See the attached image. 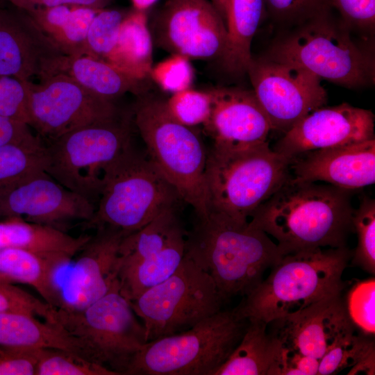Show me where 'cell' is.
<instances>
[{"mask_svg":"<svg viewBox=\"0 0 375 375\" xmlns=\"http://www.w3.org/2000/svg\"><path fill=\"white\" fill-rule=\"evenodd\" d=\"M352 190L291 176L250 217L249 224L277 241L283 255L342 248L353 231Z\"/></svg>","mask_w":375,"mask_h":375,"instance_id":"1","label":"cell"},{"mask_svg":"<svg viewBox=\"0 0 375 375\" xmlns=\"http://www.w3.org/2000/svg\"><path fill=\"white\" fill-rule=\"evenodd\" d=\"M185 256L211 276L225 301L250 293L283 254L249 220L209 210L186 233Z\"/></svg>","mask_w":375,"mask_h":375,"instance_id":"2","label":"cell"},{"mask_svg":"<svg viewBox=\"0 0 375 375\" xmlns=\"http://www.w3.org/2000/svg\"><path fill=\"white\" fill-rule=\"evenodd\" d=\"M352 255L346 247L286 253L233 310L240 319L269 324L341 294L345 286L342 277Z\"/></svg>","mask_w":375,"mask_h":375,"instance_id":"3","label":"cell"},{"mask_svg":"<svg viewBox=\"0 0 375 375\" xmlns=\"http://www.w3.org/2000/svg\"><path fill=\"white\" fill-rule=\"evenodd\" d=\"M133 122L144 141L149 158L174 187L197 217L209 212L206 183L207 154L203 142L192 127L177 121L165 101L139 95Z\"/></svg>","mask_w":375,"mask_h":375,"instance_id":"4","label":"cell"},{"mask_svg":"<svg viewBox=\"0 0 375 375\" xmlns=\"http://www.w3.org/2000/svg\"><path fill=\"white\" fill-rule=\"evenodd\" d=\"M291 158L268 141L231 148L212 145L207 154L206 183L209 210L246 222L290 176Z\"/></svg>","mask_w":375,"mask_h":375,"instance_id":"5","label":"cell"},{"mask_svg":"<svg viewBox=\"0 0 375 375\" xmlns=\"http://www.w3.org/2000/svg\"><path fill=\"white\" fill-rule=\"evenodd\" d=\"M183 202L149 157L129 146L109 167L88 226L133 233L165 210Z\"/></svg>","mask_w":375,"mask_h":375,"instance_id":"6","label":"cell"},{"mask_svg":"<svg viewBox=\"0 0 375 375\" xmlns=\"http://www.w3.org/2000/svg\"><path fill=\"white\" fill-rule=\"evenodd\" d=\"M247 319L220 310L192 328L147 342L127 375H213L240 341Z\"/></svg>","mask_w":375,"mask_h":375,"instance_id":"7","label":"cell"},{"mask_svg":"<svg viewBox=\"0 0 375 375\" xmlns=\"http://www.w3.org/2000/svg\"><path fill=\"white\" fill-rule=\"evenodd\" d=\"M44 144L45 172L96 205L107 169L131 145V122L120 114Z\"/></svg>","mask_w":375,"mask_h":375,"instance_id":"8","label":"cell"},{"mask_svg":"<svg viewBox=\"0 0 375 375\" xmlns=\"http://www.w3.org/2000/svg\"><path fill=\"white\" fill-rule=\"evenodd\" d=\"M326 10L303 22L278 42L267 58L306 69L334 83L356 88L374 81L372 58L344 28L335 25Z\"/></svg>","mask_w":375,"mask_h":375,"instance_id":"9","label":"cell"},{"mask_svg":"<svg viewBox=\"0 0 375 375\" xmlns=\"http://www.w3.org/2000/svg\"><path fill=\"white\" fill-rule=\"evenodd\" d=\"M224 301L211 276L184 256L171 276L130 303L149 342L192 328L220 311Z\"/></svg>","mask_w":375,"mask_h":375,"instance_id":"10","label":"cell"},{"mask_svg":"<svg viewBox=\"0 0 375 375\" xmlns=\"http://www.w3.org/2000/svg\"><path fill=\"white\" fill-rule=\"evenodd\" d=\"M54 322L80 340L93 361L118 375L125 374L147 342L145 328L121 294L119 284L82 310L56 308Z\"/></svg>","mask_w":375,"mask_h":375,"instance_id":"11","label":"cell"},{"mask_svg":"<svg viewBox=\"0 0 375 375\" xmlns=\"http://www.w3.org/2000/svg\"><path fill=\"white\" fill-rule=\"evenodd\" d=\"M179 206L169 208L140 229L125 235L119 246V291L129 301L161 283L185 256L186 233Z\"/></svg>","mask_w":375,"mask_h":375,"instance_id":"12","label":"cell"},{"mask_svg":"<svg viewBox=\"0 0 375 375\" xmlns=\"http://www.w3.org/2000/svg\"><path fill=\"white\" fill-rule=\"evenodd\" d=\"M120 114L115 102L93 94L65 74L28 82V126L44 143Z\"/></svg>","mask_w":375,"mask_h":375,"instance_id":"13","label":"cell"},{"mask_svg":"<svg viewBox=\"0 0 375 375\" xmlns=\"http://www.w3.org/2000/svg\"><path fill=\"white\" fill-rule=\"evenodd\" d=\"M246 73L272 130L284 134L306 115L326 103L327 94L322 79L301 67L268 58H252Z\"/></svg>","mask_w":375,"mask_h":375,"instance_id":"14","label":"cell"},{"mask_svg":"<svg viewBox=\"0 0 375 375\" xmlns=\"http://www.w3.org/2000/svg\"><path fill=\"white\" fill-rule=\"evenodd\" d=\"M54 276L56 308L80 310L106 295L119 284V246L126 235L122 231L104 226Z\"/></svg>","mask_w":375,"mask_h":375,"instance_id":"15","label":"cell"},{"mask_svg":"<svg viewBox=\"0 0 375 375\" xmlns=\"http://www.w3.org/2000/svg\"><path fill=\"white\" fill-rule=\"evenodd\" d=\"M151 36L159 48L188 60H221L227 40L224 19L210 0H168Z\"/></svg>","mask_w":375,"mask_h":375,"instance_id":"16","label":"cell"},{"mask_svg":"<svg viewBox=\"0 0 375 375\" xmlns=\"http://www.w3.org/2000/svg\"><path fill=\"white\" fill-rule=\"evenodd\" d=\"M96 205L44 171L0 190V218L16 217L64 231L73 221L88 222Z\"/></svg>","mask_w":375,"mask_h":375,"instance_id":"17","label":"cell"},{"mask_svg":"<svg viewBox=\"0 0 375 375\" xmlns=\"http://www.w3.org/2000/svg\"><path fill=\"white\" fill-rule=\"evenodd\" d=\"M65 57L25 10L0 8V76L41 81L58 74Z\"/></svg>","mask_w":375,"mask_h":375,"instance_id":"18","label":"cell"},{"mask_svg":"<svg viewBox=\"0 0 375 375\" xmlns=\"http://www.w3.org/2000/svg\"><path fill=\"white\" fill-rule=\"evenodd\" d=\"M374 138L372 111L347 103L320 107L310 112L276 143L274 151L290 158L308 151Z\"/></svg>","mask_w":375,"mask_h":375,"instance_id":"19","label":"cell"},{"mask_svg":"<svg viewBox=\"0 0 375 375\" xmlns=\"http://www.w3.org/2000/svg\"><path fill=\"white\" fill-rule=\"evenodd\" d=\"M209 91L211 112L203 125L213 144L242 148L268 141L272 127L253 90L217 88Z\"/></svg>","mask_w":375,"mask_h":375,"instance_id":"20","label":"cell"},{"mask_svg":"<svg viewBox=\"0 0 375 375\" xmlns=\"http://www.w3.org/2000/svg\"><path fill=\"white\" fill-rule=\"evenodd\" d=\"M291 177L304 182H324L355 190L375 182V138L308 151L290 165Z\"/></svg>","mask_w":375,"mask_h":375,"instance_id":"21","label":"cell"},{"mask_svg":"<svg viewBox=\"0 0 375 375\" xmlns=\"http://www.w3.org/2000/svg\"><path fill=\"white\" fill-rule=\"evenodd\" d=\"M269 324L283 348L319 360L338 336L355 326L341 294Z\"/></svg>","mask_w":375,"mask_h":375,"instance_id":"22","label":"cell"},{"mask_svg":"<svg viewBox=\"0 0 375 375\" xmlns=\"http://www.w3.org/2000/svg\"><path fill=\"white\" fill-rule=\"evenodd\" d=\"M217 10L224 19L227 35L221 61L230 73H246L253 58V38L266 13L264 0H224Z\"/></svg>","mask_w":375,"mask_h":375,"instance_id":"23","label":"cell"},{"mask_svg":"<svg viewBox=\"0 0 375 375\" xmlns=\"http://www.w3.org/2000/svg\"><path fill=\"white\" fill-rule=\"evenodd\" d=\"M0 346L62 349L93 361L86 347L60 324L20 312H0Z\"/></svg>","mask_w":375,"mask_h":375,"instance_id":"24","label":"cell"},{"mask_svg":"<svg viewBox=\"0 0 375 375\" xmlns=\"http://www.w3.org/2000/svg\"><path fill=\"white\" fill-rule=\"evenodd\" d=\"M90 235L74 237L65 231L12 217L0 219V249L15 248L72 259Z\"/></svg>","mask_w":375,"mask_h":375,"instance_id":"25","label":"cell"},{"mask_svg":"<svg viewBox=\"0 0 375 375\" xmlns=\"http://www.w3.org/2000/svg\"><path fill=\"white\" fill-rule=\"evenodd\" d=\"M243 335L230 356L213 375H274L282 346L267 324L248 319Z\"/></svg>","mask_w":375,"mask_h":375,"instance_id":"26","label":"cell"},{"mask_svg":"<svg viewBox=\"0 0 375 375\" xmlns=\"http://www.w3.org/2000/svg\"><path fill=\"white\" fill-rule=\"evenodd\" d=\"M101 9L58 6L26 11L66 56L88 55L90 25Z\"/></svg>","mask_w":375,"mask_h":375,"instance_id":"27","label":"cell"},{"mask_svg":"<svg viewBox=\"0 0 375 375\" xmlns=\"http://www.w3.org/2000/svg\"><path fill=\"white\" fill-rule=\"evenodd\" d=\"M70 260L22 249H0V281L28 285L56 308L54 276Z\"/></svg>","mask_w":375,"mask_h":375,"instance_id":"28","label":"cell"},{"mask_svg":"<svg viewBox=\"0 0 375 375\" xmlns=\"http://www.w3.org/2000/svg\"><path fill=\"white\" fill-rule=\"evenodd\" d=\"M58 74H65L93 94L109 101L127 92L140 95L141 81L89 55L66 56Z\"/></svg>","mask_w":375,"mask_h":375,"instance_id":"29","label":"cell"},{"mask_svg":"<svg viewBox=\"0 0 375 375\" xmlns=\"http://www.w3.org/2000/svg\"><path fill=\"white\" fill-rule=\"evenodd\" d=\"M153 39L142 10L124 17L116 45L107 62L132 78L143 81L153 67Z\"/></svg>","mask_w":375,"mask_h":375,"instance_id":"30","label":"cell"},{"mask_svg":"<svg viewBox=\"0 0 375 375\" xmlns=\"http://www.w3.org/2000/svg\"><path fill=\"white\" fill-rule=\"evenodd\" d=\"M351 367L348 374H374V340L356 326L338 336L319 360L318 375H331Z\"/></svg>","mask_w":375,"mask_h":375,"instance_id":"31","label":"cell"},{"mask_svg":"<svg viewBox=\"0 0 375 375\" xmlns=\"http://www.w3.org/2000/svg\"><path fill=\"white\" fill-rule=\"evenodd\" d=\"M45 165V144L39 136L0 145V190L44 171Z\"/></svg>","mask_w":375,"mask_h":375,"instance_id":"32","label":"cell"},{"mask_svg":"<svg viewBox=\"0 0 375 375\" xmlns=\"http://www.w3.org/2000/svg\"><path fill=\"white\" fill-rule=\"evenodd\" d=\"M358 245L351 257L352 265L367 273L375 274V200L365 197L352 215Z\"/></svg>","mask_w":375,"mask_h":375,"instance_id":"33","label":"cell"},{"mask_svg":"<svg viewBox=\"0 0 375 375\" xmlns=\"http://www.w3.org/2000/svg\"><path fill=\"white\" fill-rule=\"evenodd\" d=\"M36 375H118L108 368L72 351L42 349Z\"/></svg>","mask_w":375,"mask_h":375,"instance_id":"34","label":"cell"},{"mask_svg":"<svg viewBox=\"0 0 375 375\" xmlns=\"http://www.w3.org/2000/svg\"><path fill=\"white\" fill-rule=\"evenodd\" d=\"M124 17L119 10L105 8L96 15L87 35L88 55L107 61L116 45Z\"/></svg>","mask_w":375,"mask_h":375,"instance_id":"35","label":"cell"},{"mask_svg":"<svg viewBox=\"0 0 375 375\" xmlns=\"http://www.w3.org/2000/svg\"><path fill=\"white\" fill-rule=\"evenodd\" d=\"M165 102L168 111L177 121L192 127L208 120L212 96L209 90L201 92L188 88L172 94Z\"/></svg>","mask_w":375,"mask_h":375,"instance_id":"36","label":"cell"},{"mask_svg":"<svg viewBox=\"0 0 375 375\" xmlns=\"http://www.w3.org/2000/svg\"><path fill=\"white\" fill-rule=\"evenodd\" d=\"M352 323L363 333H375V279L356 283L349 290L345 301Z\"/></svg>","mask_w":375,"mask_h":375,"instance_id":"37","label":"cell"},{"mask_svg":"<svg viewBox=\"0 0 375 375\" xmlns=\"http://www.w3.org/2000/svg\"><path fill=\"white\" fill-rule=\"evenodd\" d=\"M56 308L12 283L0 281V312H20L54 322Z\"/></svg>","mask_w":375,"mask_h":375,"instance_id":"38","label":"cell"},{"mask_svg":"<svg viewBox=\"0 0 375 375\" xmlns=\"http://www.w3.org/2000/svg\"><path fill=\"white\" fill-rule=\"evenodd\" d=\"M28 82L0 76L1 116L28 126Z\"/></svg>","mask_w":375,"mask_h":375,"instance_id":"39","label":"cell"},{"mask_svg":"<svg viewBox=\"0 0 375 375\" xmlns=\"http://www.w3.org/2000/svg\"><path fill=\"white\" fill-rule=\"evenodd\" d=\"M150 75L162 89L174 94L190 88L194 73L188 58L172 55L153 67Z\"/></svg>","mask_w":375,"mask_h":375,"instance_id":"40","label":"cell"},{"mask_svg":"<svg viewBox=\"0 0 375 375\" xmlns=\"http://www.w3.org/2000/svg\"><path fill=\"white\" fill-rule=\"evenodd\" d=\"M266 12L282 22H304L326 10V0H264Z\"/></svg>","mask_w":375,"mask_h":375,"instance_id":"41","label":"cell"},{"mask_svg":"<svg viewBox=\"0 0 375 375\" xmlns=\"http://www.w3.org/2000/svg\"><path fill=\"white\" fill-rule=\"evenodd\" d=\"M42 350L0 346V375H36Z\"/></svg>","mask_w":375,"mask_h":375,"instance_id":"42","label":"cell"},{"mask_svg":"<svg viewBox=\"0 0 375 375\" xmlns=\"http://www.w3.org/2000/svg\"><path fill=\"white\" fill-rule=\"evenodd\" d=\"M350 26L372 29L375 24V0H326Z\"/></svg>","mask_w":375,"mask_h":375,"instance_id":"43","label":"cell"},{"mask_svg":"<svg viewBox=\"0 0 375 375\" xmlns=\"http://www.w3.org/2000/svg\"><path fill=\"white\" fill-rule=\"evenodd\" d=\"M319 360L282 347L274 375H318Z\"/></svg>","mask_w":375,"mask_h":375,"instance_id":"44","label":"cell"},{"mask_svg":"<svg viewBox=\"0 0 375 375\" xmlns=\"http://www.w3.org/2000/svg\"><path fill=\"white\" fill-rule=\"evenodd\" d=\"M12 3L15 7L27 11L39 8L58 6H79L95 9H103L110 0H3Z\"/></svg>","mask_w":375,"mask_h":375,"instance_id":"45","label":"cell"},{"mask_svg":"<svg viewBox=\"0 0 375 375\" xmlns=\"http://www.w3.org/2000/svg\"><path fill=\"white\" fill-rule=\"evenodd\" d=\"M29 126L0 115V145L12 142H24L36 139Z\"/></svg>","mask_w":375,"mask_h":375,"instance_id":"46","label":"cell"},{"mask_svg":"<svg viewBox=\"0 0 375 375\" xmlns=\"http://www.w3.org/2000/svg\"><path fill=\"white\" fill-rule=\"evenodd\" d=\"M158 0H131L135 10L144 11Z\"/></svg>","mask_w":375,"mask_h":375,"instance_id":"47","label":"cell"},{"mask_svg":"<svg viewBox=\"0 0 375 375\" xmlns=\"http://www.w3.org/2000/svg\"><path fill=\"white\" fill-rule=\"evenodd\" d=\"M210 1L213 3V5L217 9L220 6V5L222 4L224 0H210Z\"/></svg>","mask_w":375,"mask_h":375,"instance_id":"48","label":"cell"}]
</instances>
